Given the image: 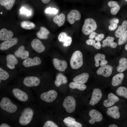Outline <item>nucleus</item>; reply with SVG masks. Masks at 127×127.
<instances>
[{"label": "nucleus", "mask_w": 127, "mask_h": 127, "mask_svg": "<svg viewBox=\"0 0 127 127\" xmlns=\"http://www.w3.org/2000/svg\"><path fill=\"white\" fill-rule=\"evenodd\" d=\"M39 107L36 101L24 106L15 121L16 127L38 126L40 120Z\"/></svg>", "instance_id": "obj_1"}, {"label": "nucleus", "mask_w": 127, "mask_h": 127, "mask_svg": "<svg viewBox=\"0 0 127 127\" xmlns=\"http://www.w3.org/2000/svg\"><path fill=\"white\" fill-rule=\"evenodd\" d=\"M4 91L0 96V119L14 122L24 106L16 102Z\"/></svg>", "instance_id": "obj_2"}, {"label": "nucleus", "mask_w": 127, "mask_h": 127, "mask_svg": "<svg viewBox=\"0 0 127 127\" xmlns=\"http://www.w3.org/2000/svg\"><path fill=\"white\" fill-rule=\"evenodd\" d=\"M3 91L24 106L29 105L36 101V98L31 89L17 83L13 85H8Z\"/></svg>", "instance_id": "obj_3"}, {"label": "nucleus", "mask_w": 127, "mask_h": 127, "mask_svg": "<svg viewBox=\"0 0 127 127\" xmlns=\"http://www.w3.org/2000/svg\"><path fill=\"white\" fill-rule=\"evenodd\" d=\"M42 63L40 55L33 52L26 59L21 61V65L18 72L24 75L39 73V68Z\"/></svg>", "instance_id": "obj_4"}, {"label": "nucleus", "mask_w": 127, "mask_h": 127, "mask_svg": "<svg viewBox=\"0 0 127 127\" xmlns=\"http://www.w3.org/2000/svg\"><path fill=\"white\" fill-rule=\"evenodd\" d=\"M41 79L39 73L27 74L18 78L17 83L34 91L39 88L41 83Z\"/></svg>", "instance_id": "obj_5"}, {"label": "nucleus", "mask_w": 127, "mask_h": 127, "mask_svg": "<svg viewBox=\"0 0 127 127\" xmlns=\"http://www.w3.org/2000/svg\"><path fill=\"white\" fill-rule=\"evenodd\" d=\"M0 61V64L12 70L19 69L21 64V61L12 53L1 55Z\"/></svg>", "instance_id": "obj_6"}, {"label": "nucleus", "mask_w": 127, "mask_h": 127, "mask_svg": "<svg viewBox=\"0 0 127 127\" xmlns=\"http://www.w3.org/2000/svg\"><path fill=\"white\" fill-rule=\"evenodd\" d=\"M18 73L17 70L10 69L0 64V80L6 85L16 77Z\"/></svg>", "instance_id": "obj_7"}, {"label": "nucleus", "mask_w": 127, "mask_h": 127, "mask_svg": "<svg viewBox=\"0 0 127 127\" xmlns=\"http://www.w3.org/2000/svg\"><path fill=\"white\" fill-rule=\"evenodd\" d=\"M18 38L16 37L3 41L0 44V52L5 54L12 53L18 46Z\"/></svg>", "instance_id": "obj_8"}, {"label": "nucleus", "mask_w": 127, "mask_h": 127, "mask_svg": "<svg viewBox=\"0 0 127 127\" xmlns=\"http://www.w3.org/2000/svg\"><path fill=\"white\" fill-rule=\"evenodd\" d=\"M33 52L29 47L23 44L18 45L12 52L20 61L29 57Z\"/></svg>", "instance_id": "obj_9"}, {"label": "nucleus", "mask_w": 127, "mask_h": 127, "mask_svg": "<svg viewBox=\"0 0 127 127\" xmlns=\"http://www.w3.org/2000/svg\"><path fill=\"white\" fill-rule=\"evenodd\" d=\"M36 101L40 100L46 103L53 102L57 96V93L55 90L51 89L40 93H36Z\"/></svg>", "instance_id": "obj_10"}, {"label": "nucleus", "mask_w": 127, "mask_h": 127, "mask_svg": "<svg viewBox=\"0 0 127 127\" xmlns=\"http://www.w3.org/2000/svg\"><path fill=\"white\" fill-rule=\"evenodd\" d=\"M70 65L74 69H77L81 67L83 64V56L79 51H75L72 54L70 60Z\"/></svg>", "instance_id": "obj_11"}, {"label": "nucleus", "mask_w": 127, "mask_h": 127, "mask_svg": "<svg viewBox=\"0 0 127 127\" xmlns=\"http://www.w3.org/2000/svg\"><path fill=\"white\" fill-rule=\"evenodd\" d=\"M97 27V25L94 20L89 18L85 20L82 30L84 34L89 35L95 30Z\"/></svg>", "instance_id": "obj_12"}, {"label": "nucleus", "mask_w": 127, "mask_h": 127, "mask_svg": "<svg viewBox=\"0 0 127 127\" xmlns=\"http://www.w3.org/2000/svg\"><path fill=\"white\" fill-rule=\"evenodd\" d=\"M29 47L33 52L39 55L44 52L46 50L44 45L37 38L34 39L31 41Z\"/></svg>", "instance_id": "obj_13"}, {"label": "nucleus", "mask_w": 127, "mask_h": 127, "mask_svg": "<svg viewBox=\"0 0 127 127\" xmlns=\"http://www.w3.org/2000/svg\"><path fill=\"white\" fill-rule=\"evenodd\" d=\"M76 105L75 98L71 96H68L65 99L63 104L66 111L69 113H73L75 111Z\"/></svg>", "instance_id": "obj_14"}, {"label": "nucleus", "mask_w": 127, "mask_h": 127, "mask_svg": "<svg viewBox=\"0 0 127 127\" xmlns=\"http://www.w3.org/2000/svg\"><path fill=\"white\" fill-rule=\"evenodd\" d=\"M89 115L91 118L89 120V123L93 124L95 122H99L101 121L103 119L102 114L99 111L94 109L90 110Z\"/></svg>", "instance_id": "obj_15"}, {"label": "nucleus", "mask_w": 127, "mask_h": 127, "mask_svg": "<svg viewBox=\"0 0 127 127\" xmlns=\"http://www.w3.org/2000/svg\"><path fill=\"white\" fill-rule=\"evenodd\" d=\"M113 70L112 66L109 65H106L99 67L96 71L97 74L105 77L110 76L112 74Z\"/></svg>", "instance_id": "obj_16"}, {"label": "nucleus", "mask_w": 127, "mask_h": 127, "mask_svg": "<svg viewBox=\"0 0 127 127\" xmlns=\"http://www.w3.org/2000/svg\"><path fill=\"white\" fill-rule=\"evenodd\" d=\"M102 94L101 90L99 88H95L93 91L90 101L91 105L94 106L98 103L101 99Z\"/></svg>", "instance_id": "obj_17"}, {"label": "nucleus", "mask_w": 127, "mask_h": 127, "mask_svg": "<svg viewBox=\"0 0 127 127\" xmlns=\"http://www.w3.org/2000/svg\"><path fill=\"white\" fill-rule=\"evenodd\" d=\"M107 98V99L105 100L103 103V106L106 107L112 106L119 100V97L112 93L108 94Z\"/></svg>", "instance_id": "obj_18"}, {"label": "nucleus", "mask_w": 127, "mask_h": 127, "mask_svg": "<svg viewBox=\"0 0 127 127\" xmlns=\"http://www.w3.org/2000/svg\"><path fill=\"white\" fill-rule=\"evenodd\" d=\"M81 17V14L79 11L76 10H72L68 14L67 19L68 22L71 24H72L75 21L80 20Z\"/></svg>", "instance_id": "obj_19"}, {"label": "nucleus", "mask_w": 127, "mask_h": 127, "mask_svg": "<svg viewBox=\"0 0 127 127\" xmlns=\"http://www.w3.org/2000/svg\"><path fill=\"white\" fill-rule=\"evenodd\" d=\"M52 62L55 68L60 71H64L67 67V63L65 60H60L56 58H54Z\"/></svg>", "instance_id": "obj_20"}, {"label": "nucleus", "mask_w": 127, "mask_h": 127, "mask_svg": "<svg viewBox=\"0 0 127 127\" xmlns=\"http://www.w3.org/2000/svg\"><path fill=\"white\" fill-rule=\"evenodd\" d=\"M119 109V108L117 106L111 107L107 109V113L108 115L114 119H118L120 116Z\"/></svg>", "instance_id": "obj_21"}, {"label": "nucleus", "mask_w": 127, "mask_h": 127, "mask_svg": "<svg viewBox=\"0 0 127 127\" xmlns=\"http://www.w3.org/2000/svg\"><path fill=\"white\" fill-rule=\"evenodd\" d=\"M14 34L11 31L5 28H3L0 30V40L4 41L13 38Z\"/></svg>", "instance_id": "obj_22"}, {"label": "nucleus", "mask_w": 127, "mask_h": 127, "mask_svg": "<svg viewBox=\"0 0 127 127\" xmlns=\"http://www.w3.org/2000/svg\"><path fill=\"white\" fill-rule=\"evenodd\" d=\"M65 124L68 127H81L82 124L76 122L75 119L71 117H67L63 120Z\"/></svg>", "instance_id": "obj_23"}, {"label": "nucleus", "mask_w": 127, "mask_h": 127, "mask_svg": "<svg viewBox=\"0 0 127 127\" xmlns=\"http://www.w3.org/2000/svg\"><path fill=\"white\" fill-rule=\"evenodd\" d=\"M107 5L110 8L111 12L113 15L117 14L120 9V6L116 1L110 0L108 2Z\"/></svg>", "instance_id": "obj_24"}, {"label": "nucleus", "mask_w": 127, "mask_h": 127, "mask_svg": "<svg viewBox=\"0 0 127 127\" xmlns=\"http://www.w3.org/2000/svg\"><path fill=\"white\" fill-rule=\"evenodd\" d=\"M124 76V73L121 72L114 75L112 79V85L113 86L115 87L121 84L123 82Z\"/></svg>", "instance_id": "obj_25"}, {"label": "nucleus", "mask_w": 127, "mask_h": 127, "mask_svg": "<svg viewBox=\"0 0 127 127\" xmlns=\"http://www.w3.org/2000/svg\"><path fill=\"white\" fill-rule=\"evenodd\" d=\"M67 82V77L61 73H58L56 76L54 83L57 87H59L61 84H66Z\"/></svg>", "instance_id": "obj_26"}, {"label": "nucleus", "mask_w": 127, "mask_h": 127, "mask_svg": "<svg viewBox=\"0 0 127 127\" xmlns=\"http://www.w3.org/2000/svg\"><path fill=\"white\" fill-rule=\"evenodd\" d=\"M50 32L49 31L44 27L41 26L40 29L36 33V36L39 39L46 40L48 38V35Z\"/></svg>", "instance_id": "obj_27"}, {"label": "nucleus", "mask_w": 127, "mask_h": 127, "mask_svg": "<svg viewBox=\"0 0 127 127\" xmlns=\"http://www.w3.org/2000/svg\"><path fill=\"white\" fill-rule=\"evenodd\" d=\"M114 38L112 36H108L102 41V47H104L108 46L113 48H115L117 46V43L114 42Z\"/></svg>", "instance_id": "obj_28"}, {"label": "nucleus", "mask_w": 127, "mask_h": 127, "mask_svg": "<svg viewBox=\"0 0 127 127\" xmlns=\"http://www.w3.org/2000/svg\"><path fill=\"white\" fill-rule=\"evenodd\" d=\"M89 77V74L87 73H83L75 76L73 80L80 83L84 84L87 81Z\"/></svg>", "instance_id": "obj_29"}, {"label": "nucleus", "mask_w": 127, "mask_h": 127, "mask_svg": "<svg viewBox=\"0 0 127 127\" xmlns=\"http://www.w3.org/2000/svg\"><path fill=\"white\" fill-rule=\"evenodd\" d=\"M127 69V59L125 57L121 58L119 61V65L117 68V71L122 72Z\"/></svg>", "instance_id": "obj_30"}, {"label": "nucleus", "mask_w": 127, "mask_h": 127, "mask_svg": "<svg viewBox=\"0 0 127 127\" xmlns=\"http://www.w3.org/2000/svg\"><path fill=\"white\" fill-rule=\"evenodd\" d=\"M127 21H123L121 25H119L115 32V36L117 38L120 36L127 30Z\"/></svg>", "instance_id": "obj_31"}, {"label": "nucleus", "mask_w": 127, "mask_h": 127, "mask_svg": "<svg viewBox=\"0 0 127 127\" xmlns=\"http://www.w3.org/2000/svg\"><path fill=\"white\" fill-rule=\"evenodd\" d=\"M65 20V15L63 13L60 14V15H57L53 18V22L57 24L59 27L62 26L64 24Z\"/></svg>", "instance_id": "obj_32"}, {"label": "nucleus", "mask_w": 127, "mask_h": 127, "mask_svg": "<svg viewBox=\"0 0 127 127\" xmlns=\"http://www.w3.org/2000/svg\"><path fill=\"white\" fill-rule=\"evenodd\" d=\"M69 86L71 88L77 89L81 91L84 90L87 88L86 85L84 84L74 81L70 82L69 84Z\"/></svg>", "instance_id": "obj_33"}, {"label": "nucleus", "mask_w": 127, "mask_h": 127, "mask_svg": "<svg viewBox=\"0 0 127 127\" xmlns=\"http://www.w3.org/2000/svg\"><path fill=\"white\" fill-rule=\"evenodd\" d=\"M16 0H0V5L4 6L7 10H10L12 8Z\"/></svg>", "instance_id": "obj_34"}, {"label": "nucleus", "mask_w": 127, "mask_h": 127, "mask_svg": "<svg viewBox=\"0 0 127 127\" xmlns=\"http://www.w3.org/2000/svg\"><path fill=\"white\" fill-rule=\"evenodd\" d=\"M116 94L120 96L127 99V88L124 86L119 87L116 91Z\"/></svg>", "instance_id": "obj_35"}, {"label": "nucleus", "mask_w": 127, "mask_h": 127, "mask_svg": "<svg viewBox=\"0 0 127 127\" xmlns=\"http://www.w3.org/2000/svg\"><path fill=\"white\" fill-rule=\"evenodd\" d=\"M21 26L22 28L27 29L30 30L34 28L35 25L33 23L28 21H24L21 23Z\"/></svg>", "instance_id": "obj_36"}, {"label": "nucleus", "mask_w": 127, "mask_h": 127, "mask_svg": "<svg viewBox=\"0 0 127 127\" xmlns=\"http://www.w3.org/2000/svg\"><path fill=\"white\" fill-rule=\"evenodd\" d=\"M15 126V125L14 122L8 120L0 119V127H11Z\"/></svg>", "instance_id": "obj_37"}, {"label": "nucleus", "mask_w": 127, "mask_h": 127, "mask_svg": "<svg viewBox=\"0 0 127 127\" xmlns=\"http://www.w3.org/2000/svg\"><path fill=\"white\" fill-rule=\"evenodd\" d=\"M105 56L104 54L99 53L96 54L94 57L95 66L96 67H98L99 65V61H101V62L105 59Z\"/></svg>", "instance_id": "obj_38"}, {"label": "nucleus", "mask_w": 127, "mask_h": 127, "mask_svg": "<svg viewBox=\"0 0 127 127\" xmlns=\"http://www.w3.org/2000/svg\"><path fill=\"white\" fill-rule=\"evenodd\" d=\"M118 44L119 45H123L127 41V30L119 38Z\"/></svg>", "instance_id": "obj_39"}, {"label": "nucleus", "mask_w": 127, "mask_h": 127, "mask_svg": "<svg viewBox=\"0 0 127 127\" xmlns=\"http://www.w3.org/2000/svg\"><path fill=\"white\" fill-rule=\"evenodd\" d=\"M43 127H58V126L53 121L48 120L46 121L43 125Z\"/></svg>", "instance_id": "obj_40"}, {"label": "nucleus", "mask_w": 127, "mask_h": 127, "mask_svg": "<svg viewBox=\"0 0 127 127\" xmlns=\"http://www.w3.org/2000/svg\"><path fill=\"white\" fill-rule=\"evenodd\" d=\"M67 34L65 32H62L59 35L58 38L59 41L64 42L66 39L67 36Z\"/></svg>", "instance_id": "obj_41"}, {"label": "nucleus", "mask_w": 127, "mask_h": 127, "mask_svg": "<svg viewBox=\"0 0 127 127\" xmlns=\"http://www.w3.org/2000/svg\"><path fill=\"white\" fill-rule=\"evenodd\" d=\"M58 11V10L56 8H52L49 7L48 8L46 9L45 12L48 13L56 14L57 13Z\"/></svg>", "instance_id": "obj_42"}, {"label": "nucleus", "mask_w": 127, "mask_h": 127, "mask_svg": "<svg viewBox=\"0 0 127 127\" xmlns=\"http://www.w3.org/2000/svg\"><path fill=\"white\" fill-rule=\"evenodd\" d=\"M72 39L71 38L67 36L66 39L64 42L63 46L65 47H67L69 46L71 43Z\"/></svg>", "instance_id": "obj_43"}, {"label": "nucleus", "mask_w": 127, "mask_h": 127, "mask_svg": "<svg viewBox=\"0 0 127 127\" xmlns=\"http://www.w3.org/2000/svg\"><path fill=\"white\" fill-rule=\"evenodd\" d=\"M86 42L87 45L92 46L94 48L95 47L96 44L95 41L93 39H89L87 40H86Z\"/></svg>", "instance_id": "obj_44"}, {"label": "nucleus", "mask_w": 127, "mask_h": 127, "mask_svg": "<svg viewBox=\"0 0 127 127\" xmlns=\"http://www.w3.org/2000/svg\"><path fill=\"white\" fill-rule=\"evenodd\" d=\"M20 12L21 14H25L28 16L31 15V12L26 9L24 8H21L20 9Z\"/></svg>", "instance_id": "obj_45"}, {"label": "nucleus", "mask_w": 127, "mask_h": 127, "mask_svg": "<svg viewBox=\"0 0 127 127\" xmlns=\"http://www.w3.org/2000/svg\"><path fill=\"white\" fill-rule=\"evenodd\" d=\"M104 35L103 34H97L95 38V40L98 41H101L104 37Z\"/></svg>", "instance_id": "obj_46"}, {"label": "nucleus", "mask_w": 127, "mask_h": 127, "mask_svg": "<svg viewBox=\"0 0 127 127\" xmlns=\"http://www.w3.org/2000/svg\"><path fill=\"white\" fill-rule=\"evenodd\" d=\"M118 27L117 24L113 23L111 24L108 27V29L111 31H113L115 30Z\"/></svg>", "instance_id": "obj_47"}, {"label": "nucleus", "mask_w": 127, "mask_h": 127, "mask_svg": "<svg viewBox=\"0 0 127 127\" xmlns=\"http://www.w3.org/2000/svg\"><path fill=\"white\" fill-rule=\"evenodd\" d=\"M97 34L95 32H93L91 33L89 36V38L90 39H93L95 38L97 35Z\"/></svg>", "instance_id": "obj_48"}, {"label": "nucleus", "mask_w": 127, "mask_h": 127, "mask_svg": "<svg viewBox=\"0 0 127 127\" xmlns=\"http://www.w3.org/2000/svg\"><path fill=\"white\" fill-rule=\"evenodd\" d=\"M108 63V61L105 59L100 63L99 65L100 66H102L107 65Z\"/></svg>", "instance_id": "obj_49"}, {"label": "nucleus", "mask_w": 127, "mask_h": 127, "mask_svg": "<svg viewBox=\"0 0 127 127\" xmlns=\"http://www.w3.org/2000/svg\"><path fill=\"white\" fill-rule=\"evenodd\" d=\"M119 21L118 19L115 18L112 19L111 20L110 22L111 24L115 23L117 24L119 23Z\"/></svg>", "instance_id": "obj_50"}, {"label": "nucleus", "mask_w": 127, "mask_h": 127, "mask_svg": "<svg viewBox=\"0 0 127 127\" xmlns=\"http://www.w3.org/2000/svg\"><path fill=\"white\" fill-rule=\"evenodd\" d=\"M42 2L45 4H47L49 3L51 0H41Z\"/></svg>", "instance_id": "obj_51"}, {"label": "nucleus", "mask_w": 127, "mask_h": 127, "mask_svg": "<svg viewBox=\"0 0 127 127\" xmlns=\"http://www.w3.org/2000/svg\"><path fill=\"white\" fill-rule=\"evenodd\" d=\"M109 127H118V126L114 124H112L109 125Z\"/></svg>", "instance_id": "obj_52"}, {"label": "nucleus", "mask_w": 127, "mask_h": 127, "mask_svg": "<svg viewBox=\"0 0 127 127\" xmlns=\"http://www.w3.org/2000/svg\"><path fill=\"white\" fill-rule=\"evenodd\" d=\"M125 50L127 51V43L126 44L125 46Z\"/></svg>", "instance_id": "obj_53"}, {"label": "nucleus", "mask_w": 127, "mask_h": 127, "mask_svg": "<svg viewBox=\"0 0 127 127\" xmlns=\"http://www.w3.org/2000/svg\"><path fill=\"white\" fill-rule=\"evenodd\" d=\"M125 1L127 2V0H125Z\"/></svg>", "instance_id": "obj_54"}, {"label": "nucleus", "mask_w": 127, "mask_h": 127, "mask_svg": "<svg viewBox=\"0 0 127 127\" xmlns=\"http://www.w3.org/2000/svg\"></svg>", "instance_id": "obj_55"}]
</instances>
